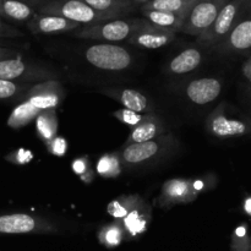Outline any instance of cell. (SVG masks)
Instances as JSON below:
<instances>
[{
    "label": "cell",
    "mask_w": 251,
    "mask_h": 251,
    "mask_svg": "<svg viewBox=\"0 0 251 251\" xmlns=\"http://www.w3.org/2000/svg\"><path fill=\"white\" fill-rule=\"evenodd\" d=\"M176 36V32L154 26L144 19L140 28L126 42L137 48L158 49L173 42Z\"/></svg>",
    "instance_id": "4fadbf2b"
},
{
    "label": "cell",
    "mask_w": 251,
    "mask_h": 251,
    "mask_svg": "<svg viewBox=\"0 0 251 251\" xmlns=\"http://www.w3.org/2000/svg\"><path fill=\"white\" fill-rule=\"evenodd\" d=\"M39 113L41 112H38L36 108L32 107L28 102L21 100V102L12 109V112L10 113L9 118H7L6 120V124L7 126L11 127V129L14 130L22 129V127L28 125L31 122H33Z\"/></svg>",
    "instance_id": "484cf974"
},
{
    "label": "cell",
    "mask_w": 251,
    "mask_h": 251,
    "mask_svg": "<svg viewBox=\"0 0 251 251\" xmlns=\"http://www.w3.org/2000/svg\"><path fill=\"white\" fill-rule=\"evenodd\" d=\"M0 47H12V48H16L14 43L9 39H0Z\"/></svg>",
    "instance_id": "b9f144b4"
},
{
    "label": "cell",
    "mask_w": 251,
    "mask_h": 251,
    "mask_svg": "<svg viewBox=\"0 0 251 251\" xmlns=\"http://www.w3.org/2000/svg\"><path fill=\"white\" fill-rule=\"evenodd\" d=\"M60 227L53 221L27 212L0 213V235L59 234Z\"/></svg>",
    "instance_id": "277c9868"
},
{
    "label": "cell",
    "mask_w": 251,
    "mask_h": 251,
    "mask_svg": "<svg viewBox=\"0 0 251 251\" xmlns=\"http://www.w3.org/2000/svg\"><path fill=\"white\" fill-rule=\"evenodd\" d=\"M123 164L120 161L119 152L104 153L98 158L96 164V174L102 178L114 179L122 174Z\"/></svg>",
    "instance_id": "83f0119b"
},
{
    "label": "cell",
    "mask_w": 251,
    "mask_h": 251,
    "mask_svg": "<svg viewBox=\"0 0 251 251\" xmlns=\"http://www.w3.org/2000/svg\"><path fill=\"white\" fill-rule=\"evenodd\" d=\"M198 196L191 184V179L172 178L162 184L157 203L161 208L169 210L174 206L194 202Z\"/></svg>",
    "instance_id": "8fae6325"
},
{
    "label": "cell",
    "mask_w": 251,
    "mask_h": 251,
    "mask_svg": "<svg viewBox=\"0 0 251 251\" xmlns=\"http://www.w3.org/2000/svg\"><path fill=\"white\" fill-rule=\"evenodd\" d=\"M65 98V90L58 80L33 83L27 91L24 100L28 102L38 112L56 109Z\"/></svg>",
    "instance_id": "30bf717a"
},
{
    "label": "cell",
    "mask_w": 251,
    "mask_h": 251,
    "mask_svg": "<svg viewBox=\"0 0 251 251\" xmlns=\"http://www.w3.org/2000/svg\"><path fill=\"white\" fill-rule=\"evenodd\" d=\"M37 12L44 15H54L78 24L81 27L113 20L110 15L100 14L88 6L81 0H51L43 6L37 9Z\"/></svg>",
    "instance_id": "8992f818"
},
{
    "label": "cell",
    "mask_w": 251,
    "mask_h": 251,
    "mask_svg": "<svg viewBox=\"0 0 251 251\" xmlns=\"http://www.w3.org/2000/svg\"><path fill=\"white\" fill-rule=\"evenodd\" d=\"M47 151L51 154V156L55 157H64L68 152L69 145L66 141L65 137L63 136H55L53 140L46 144Z\"/></svg>",
    "instance_id": "d6a6232c"
},
{
    "label": "cell",
    "mask_w": 251,
    "mask_h": 251,
    "mask_svg": "<svg viewBox=\"0 0 251 251\" xmlns=\"http://www.w3.org/2000/svg\"><path fill=\"white\" fill-rule=\"evenodd\" d=\"M31 87L32 83L0 80V100H19L21 102L27 91Z\"/></svg>",
    "instance_id": "f1b7e54d"
},
{
    "label": "cell",
    "mask_w": 251,
    "mask_h": 251,
    "mask_svg": "<svg viewBox=\"0 0 251 251\" xmlns=\"http://www.w3.org/2000/svg\"><path fill=\"white\" fill-rule=\"evenodd\" d=\"M103 95L119 102L125 109L134 110L141 114L153 113V104L146 95L135 88L126 87H105L100 90Z\"/></svg>",
    "instance_id": "2e32d148"
},
{
    "label": "cell",
    "mask_w": 251,
    "mask_h": 251,
    "mask_svg": "<svg viewBox=\"0 0 251 251\" xmlns=\"http://www.w3.org/2000/svg\"><path fill=\"white\" fill-rule=\"evenodd\" d=\"M176 147V139L172 134H164L157 139L141 144L123 146L119 151L122 164L126 168H141L158 163L171 154Z\"/></svg>",
    "instance_id": "6da1fadb"
},
{
    "label": "cell",
    "mask_w": 251,
    "mask_h": 251,
    "mask_svg": "<svg viewBox=\"0 0 251 251\" xmlns=\"http://www.w3.org/2000/svg\"><path fill=\"white\" fill-rule=\"evenodd\" d=\"M34 127L37 136L44 145L58 136L59 122L56 109H48L39 113L34 119Z\"/></svg>",
    "instance_id": "44dd1931"
},
{
    "label": "cell",
    "mask_w": 251,
    "mask_h": 251,
    "mask_svg": "<svg viewBox=\"0 0 251 251\" xmlns=\"http://www.w3.org/2000/svg\"><path fill=\"white\" fill-rule=\"evenodd\" d=\"M248 96H249V100L251 103V85L249 86V88H248Z\"/></svg>",
    "instance_id": "ee69618b"
},
{
    "label": "cell",
    "mask_w": 251,
    "mask_h": 251,
    "mask_svg": "<svg viewBox=\"0 0 251 251\" xmlns=\"http://www.w3.org/2000/svg\"><path fill=\"white\" fill-rule=\"evenodd\" d=\"M88 6L92 7L100 14L110 15V16L119 19L129 15L136 10L130 0H81Z\"/></svg>",
    "instance_id": "7402d4cb"
},
{
    "label": "cell",
    "mask_w": 251,
    "mask_h": 251,
    "mask_svg": "<svg viewBox=\"0 0 251 251\" xmlns=\"http://www.w3.org/2000/svg\"><path fill=\"white\" fill-rule=\"evenodd\" d=\"M250 237L248 235L247 228L244 226L238 227L232 234V244L230 249L232 251H249Z\"/></svg>",
    "instance_id": "f546056e"
},
{
    "label": "cell",
    "mask_w": 251,
    "mask_h": 251,
    "mask_svg": "<svg viewBox=\"0 0 251 251\" xmlns=\"http://www.w3.org/2000/svg\"><path fill=\"white\" fill-rule=\"evenodd\" d=\"M33 158V152L31 150L26 149H17L5 156V159L11 164H14V166H26L29 162H32Z\"/></svg>",
    "instance_id": "1f68e13d"
},
{
    "label": "cell",
    "mask_w": 251,
    "mask_h": 251,
    "mask_svg": "<svg viewBox=\"0 0 251 251\" xmlns=\"http://www.w3.org/2000/svg\"><path fill=\"white\" fill-rule=\"evenodd\" d=\"M205 129L218 140L251 136V119L227 103H221L208 114Z\"/></svg>",
    "instance_id": "7a4b0ae2"
},
{
    "label": "cell",
    "mask_w": 251,
    "mask_h": 251,
    "mask_svg": "<svg viewBox=\"0 0 251 251\" xmlns=\"http://www.w3.org/2000/svg\"><path fill=\"white\" fill-rule=\"evenodd\" d=\"M222 81L217 77H200L189 81L184 87V95L191 103L205 105L212 103L222 92Z\"/></svg>",
    "instance_id": "5bb4252c"
},
{
    "label": "cell",
    "mask_w": 251,
    "mask_h": 251,
    "mask_svg": "<svg viewBox=\"0 0 251 251\" xmlns=\"http://www.w3.org/2000/svg\"><path fill=\"white\" fill-rule=\"evenodd\" d=\"M248 16L251 19V0L249 1V6H248Z\"/></svg>",
    "instance_id": "7bdbcfd3"
},
{
    "label": "cell",
    "mask_w": 251,
    "mask_h": 251,
    "mask_svg": "<svg viewBox=\"0 0 251 251\" xmlns=\"http://www.w3.org/2000/svg\"><path fill=\"white\" fill-rule=\"evenodd\" d=\"M20 37H24V33L17 28H15L12 25H10L9 22H6L0 16V39L11 41V39L20 38Z\"/></svg>",
    "instance_id": "836d02e7"
},
{
    "label": "cell",
    "mask_w": 251,
    "mask_h": 251,
    "mask_svg": "<svg viewBox=\"0 0 251 251\" xmlns=\"http://www.w3.org/2000/svg\"><path fill=\"white\" fill-rule=\"evenodd\" d=\"M78 178H80L81 181H82V183H85L86 185H90V184H92L93 180H95L96 171L92 168V167H90V168H88L87 171L82 174V176H78Z\"/></svg>",
    "instance_id": "74e56055"
},
{
    "label": "cell",
    "mask_w": 251,
    "mask_h": 251,
    "mask_svg": "<svg viewBox=\"0 0 251 251\" xmlns=\"http://www.w3.org/2000/svg\"><path fill=\"white\" fill-rule=\"evenodd\" d=\"M21 55V50L12 47H0V60L4 59L14 58V56Z\"/></svg>",
    "instance_id": "8d00e7d4"
},
{
    "label": "cell",
    "mask_w": 251,
    "mask_h": 251,
    "mask_svg": "<svg viewBox=\"0 0 251 251\" xmlns=\"http://www.w3.org/2000/svg\"><path fill=\"white\" fill-rule=\"evenodd\" d=\"M97 239L100 245L107 249H114L126 240V234L119 220H114L113 222L107 223L97 233Z\"/></svg>",
    "instance_id": "d4e9b609"
},
{
    "label": "cell",
    "mask_w": 251,
    "mask_h": 251,
    "mask_svg": "<svg viewBox=\"0 0 251 251\" xmlns=\"http://www.w3.org/2000/svg\"><path fill=\"white\" fill-rule=\"evenodd\" d=\"M242 71L244 77L249 81V83L251 85V56L244 63V65H243L242 68Z\"/></svg>",
    "instance_id": "ab89813d"
},
{
    "label": "cell",
    "mask_w": 251,
    "mask_h": 251,
    "mask_svg": "<svg viewBox=\"0 0 251 251\" xmlns=\"http://www.w3.org/2000/svg\"><path fill=\"white\" fill-rule=\"evenodd\" d=\"M36 12L33 7L20 0H0V16L9 24L27 25Z\"/></svg>",
    "instance_id": "ffe728a7"
},
{
    "label": "cell",
    "mask_w": 251,
    "mask_h": 251,
    "mask_svg": "<svg viewBox=\"0 0 251 251\" xmlns=\"http://www.w3.org/2000/svg\"><path fill=\"white\" fill-rule=\"evenodd\" d=\"M249 251H251V237H250V247H249Z\"/></svg>",
    "instance_id": "f6af8a7d"
},
{
    "label": "cell",
    "mask_w": 251,
    "mask_h": 251,
    "mask_svg": "<svg viewBox=\"0 0 251 251\" xmlns=\"http://www.w3.org/2000/svg\"><path fill=\"white\" fill-rule=\"evenodd\" d=\"M90 167V159H88L87 156L77 157V158H75L71 162V169L78 176H82Z\"/></svg>",
    "instance_id": "e575fe53"
},
{
    "label": "cell",
    "mask_w": 251,
    "mask_h": 251,
    "mask_svg": "<svg viewBox=\"0 0 251 251\" xmlns=\"http://www.w3.org/2000/svg\"><path fill=\"white\" fill-rule=\"evenodd\" d=\"M130 1L132 2V5H134L135 7H141L142 5L147 4V2L152 1V0H130Z\"/></svg>",
    "instance_id": "60d3db41"
},
{
    "label": "cell",
    "mask_w": 251,
    "mask_h": 251,
    "mask_svg": "<svg viewBox=\"0 0 251 251\" xmlns=\"http://www.w3.org/2000/svg\"><path fill=\"white\" fill-rule=\"evenodd\" d=\"M202 58L200 49L190 47L173 56L167 66V71L172 75H185L196 70L202 63Z\"/></svg>",
    "instance_id": "d6986e66"
},
{
    "label": "cell",
    "mask_w": 251,
    "mask_h": 251,
    "mask_svg": "<svg viewBox=\"0 0 251 251\" xmlns=\"http://www.w3.org/2000/svg\"><path fill=\"white\" fill-rule=\"evenodd\" d=\"M85 59L88 64L104 71L126 70L134 63L131 53L125 47L115 43L90 46L85 50Z\"/></svg>",
    "instance_id": "ba28073f"
},
{
    "label": "cell",
    "mask_w": 251,
    "mask_h": 251,
    "mask_svg": "<svg viewBox=\"0 0 251 251\" xmlns=\"http://www.w3.org/2000/svg\"><path fill=\"white\" fill-rule=\"evenodd\" d=\"M191 184H193L194 190L196 191V194H200L202 191L208 190L210 188L213 186V181L211 180V176H201V178H196V179H191Z\"/></svg>",
    "instance_id": "d590c367"
},
{
    "label": "cell",
    "mask_w": 251,
    "mask_h": 251,
    "mask_svg": "<svg viewBox=\"0 0 251 251\" xmlns=\"http://www.w3.org/2000/svg\"><path fill=\"white\" fill-rule=\"evenodd\" d=\"M249 1L250 0H229L221 10L210 28L198 37V43L206 48L217 46L247 15Z\"/></svg>",
    "instance_id": "5b68a950"
},
{
    "label": "cell",
    "mask_w": 251,
    "mask_h": 251,
    "mask_svg": "<svg viewBox=\"0 0 251 251\" xmlns=\"http://www.w3.org/2000/svg\"><path fill=\"white\" fill-rule=\"evenodd\" d=\"M144 115L145 114L136 113V112H134V110L125 109V108H123V109H118L113 113V117H114L115 119H118L119 122H122L123 124L130 126L131 129L132 127L136 126V125L139 124L142 119H144Z\"/></svg>",
    "instance_id": "4dcf8cb0"
},
{
    "label": "cell",
    "mask_w": 251,
    "mask_h": 251,
    "mask_svg": "<svg viewBox=\"0 0 251 251\" xmlns=\"http://www.w3.org/2000/svg\"><path fill=\"white\" fill-rule=\"evenodd\" d=\"M145 20L151 22L152 25L161 28L169 29L176 33L181 32L183 25L185 20L183 17L174 15L172 12L161 11V10H140Z\"/></svg>",
    "instance_id": "603a6c76"
},
{
    "label": "cell",
    "mask_w": 251,
    "mask_h": 251,
    "mask_svg": "<svg viewBox=\"0 0 251 251\" xmlns=\"http://www.w3.org/2000/svg\"><path fill=\"white\" fill-rule=\"evenodd\" d=\"M152 221V206L144 198L136 206L120 220L126 234V240L139 239L149 229Z\"/></svg>",
    "instance_id": "9a60e30c"
},
{
    "label": "cell",
    "mask_w": 251,
    "mask_h": 251,
    "mask_svg": "<svg viewBox=\"0 0 251 251\" xmlns=\"http://www.w3.org/2000/svg\"><path fill=\"white\" fill-rule=\"evenodd\" d=\"M20 1L29 5V6L33 7V9L36 10V9H39L41 6H43V5L47 4V2L51 1V0H20Z\"/></svg>",
    "instance_id": "f35d334b"
},
{
    "label": "cell",
    "mask_w": 251,
    "mask_h": 251,
    "mask_svg": "<svg viewBox=\"0 0 251 251\" xmlns=\"http://www.w3.org/2000/svg\"><path fill=\"white\" fill-rule=\"evenodd\" d=\"M213 50L221 54H242L251 51V19L248 12Z\"/></svg>",
    "instance_id": "7c38bea8"
},
{
    "label": "cell",
    "mask_w": 251,
    "mask_h": 251,
    "mask_svg": "<svg viewBox=\"0 0 251 251\" xmlns=\"http://www.w3.org/2000/svg\"><path fill=\"white\" fill-rule=\"evenodd\" d=\"M59 75L51 69L24 60L21 55L0 60V80L21 83H38L58 80Z\"/></svg>",
    "instance_id": "52a82bcc"
},
{
    "label": "cell",
    "mask_w": 251,
    "mask_h": 251,
    "mask_svg": "<svg viewBox=\"0 0 251 251\" xmlns=\"http://www.w3.org/2000/svg\"><path fill=\"white\" fill-rule=\"evenodd\" d=\"M144 22V19H113L100 24L82 26L74 32V36L88 41H98L103 43L127 41Z\"/></svg>",
    "instance_id": "3957f363"
},
{
    "label": "cell",
    "mask_w": 251,
    "mask_h": 251,
    "mask_svg": "<svg viewBox=\"0 0 251 251\" xmlns=\"http://www.w3.org/2000/svg\"><path fill=\"white\" fill-rule=\"evenodd\" d=\"M141 199L142 196H140L139 194H126V195L118 196L107 205L108 215L112 216L114 220H123L139 203Z\"/></svg>",
    "instance_id": "4316f807"
},
{
    "label": "cell",
    "mask_w": 251,
    "mask_h": 251,
    "mask_svg": "<svg viewBox=\"0 0 251 251\" xmlns=\"http://www.w3.org/2000/svg\"><path fill=\"white\" fill-rule=\"evenodd\" d=\"M228 1L229 0H198L186 16L181 32L196 38L200 37L210 28Z\"/></svg>",
    "instance_id": "9c48e42d"
},
{
    "label": "cell",
    "mask_w": 251,
    "mask_h": 251,
    "mask_svg": "<svg viewBox=\"0 0 251 251\" xmlns=\"http://www.w3.org/2000/svg\"><path fill=\"white\" fill-rule=\"evenodd\" d=\"M198 0H152L142 5L140 10H161L186 19L188 14Z\"/></svg>",
    "instance_id": "cb8c5ba5"
},
{
    "label": "cell",
    "mask_w": 251,
    "mask_h": 251,
    "mask_svg": "<svg viewBox=\"0 0 251 251\" xmlns=\"http://www.w3.org/2000/svg\"><path fill=\"white\" fill-rule=\"evenodd\" d=\"M28 31L33 34H60L75 32L80 25L54 15H44L36 12L26 25Z\"/></svg>",
    "instance_id": "e0dca14e"
},
{
    "label": "cell",
    "mask_w": 251,
    "mask_h": 251,
    "mask_svg": "<svg viewBox=\"0 0 251 251\" xmlns=\"http://www.w3.org/2000/svg\"><path fill=\"white\" fill-rule=\"evenodd\" d=\"M164 134H167V126L164 120L158 114L147 113L144 115V119L136 126L132 127L124 146L150 141V140L157 139Z\"/></svg>",
    "instance_id": "ac0fdd59"
}]
</instances>
